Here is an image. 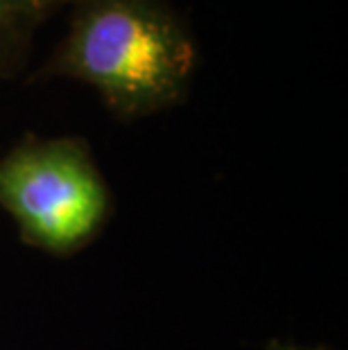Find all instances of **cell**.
<instances>
[{
	"instance_id": "6da1fadb",
	"label": "cell",
	"mask_w": 348,
	"mask_h": 350,
	"mask_svg": "<svg viewBox=\"0 0 348 350\" xmlns=\"http://www.w3.org/2000/svg\"><path fill=\"white\" fill-rule=\"evenodd\" d=\"M197 64L195 36L168 0H75L68 32L34 81L86 84L131 122L186 100Z\"/></svg>"
},
{
	"instance_id": "7a4b0ae2",
	"label": "cell",
	"mask_w": 348,
	"mask_h": 350,
	"mask_svg": "<svg viewBox=\"0 0 348 350\" xmlns=\"http://www.w3.org/2000/svg\"><path fill=\"white\" fill-rule=\"evenodd\" d=\"M0 208L23 244L66 258L98 237L113 199L88 140L27 133L0 156Z\"/></svg>"
},
{
	"instance_id": "3957f363",
	"label": "cell",
	"mask_w": 348,
	"mask_h": 350,
	"mask_svg": "<svg viewBox=\"0 0 348 350\" xmlns=\"http://www.w3.org/2000/svg\"><path fill=\"white\" fill-rule=\"evenodd\" d=\"M32 29L0 21V79L16 77L25 68L32 50Z\"/></svg>"
},
{
	"instance_id": "277c9868",
	"label": "cell",
	"mask_w": 348,
	"mask_h": 350,
	"mask_svg": "<svg viewBox=\"0 0 348 350\" xmlns=\"http://www.w3.org/2000/svg\"><path fill=\"white\" fill-rule=\"evenodd\" d=\"M72 3L75 0H0V21L34 32L48 16Z\"/></svg>"
},
{
	"instance_id": "5b68a950",
	"label": "cell",
	"mask_w": 348,
	"mask_h": 350,
	"mask_svg": "<svg viewBox=\"0 0 348 350\" xmlns=\"http://www.w3.org/2000/svg\"><path fill=\"white\" fill-rule=\"evenodd\" d=\"M267 350H328V348H308V346H296V344H290V341H271L267 346Z\"/></svg>"
}]
</instances>
